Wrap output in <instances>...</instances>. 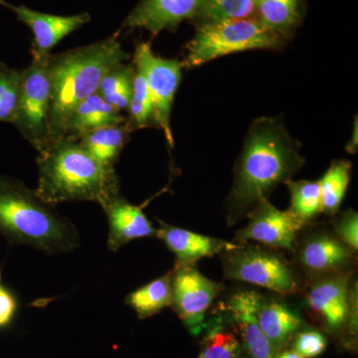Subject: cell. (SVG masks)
I'll return each mask as SVG.
<instances>
[{
    "instance_id": "cell-1",
    "label": "cell",
    "mask_w": 358,
    "mask_h": 358,
    "mask_svg": "<svg viewBox=\"0 0 358 358\" xmlns=\"http://www.w3.org/2000/svg\"><path fill=\"white\" fill-rule=\"evenodd\" d=\"M305 159L299 143L277 117H260L250 127L236 164L228 207L229 222L247 215L280 183L291 180Z\"/></svg>"
},
{
    "instance_id": "cell-2",
    "label": "cell",
    "mask_w": 358,
    "mask_h": 358,
    "mask_svg": "<svg viewBox=\"0 0 358 358\" xmlns=\"http://www.w3.org/2000/svg\"><path fill=\"white\" fill-rule=\"evenodd\" d=\"M39 178L36 194L45 203L93 201L102 205L120 193L115 167L90 155L76 138L52 141L37 157Z\"/></svg>"
},
{
    "instance_id": "cell-3",
    "label": "cell",
    "mask_w": 358,
    "mask_h": 358,
    "mask_svg": "<svg viewBox=\"0 0 358 358\" xmlns=\"http://www.w3.org/2000/svg\"><path fill=\"white\" fill-rule=\"evenodd\" d=\"M131 59L117 35L88 46L50 56V109L52 141L64 138L65 124L73 110L98 92L103 78Z\"/></svg>"
},
{
    "instance_id": "cell-4",
    "label": "cell",
    "mask_w": 358,
    "mask_h": 358,
    "mask_svg": "<svg viewBox=\"0 0 358 358\" xmlns=\"http://www.w3.org/2000/svg\"><path fill=\"white\" fill-rule=\"evenodd\" d=\"M52 207L20 181L0 176V233L11 245H26L48 254L76 248V228Z\"/></svg>"
},
{
    "instance_id": "cell-5",
    "label": "cell",
    "mask_w": 358,
    "mask_h": 358,
    "mask_svg": "<svg viewBox=\"0 0 358 358\" xmlns=\"http://www.w3.org/2000/svg\"><path fill=\"white\" fill-rule=\"evenodd\" d=\"M284 40L255 18L200 23L181 63L193 68L237 52L275 50L282 47Z\"/></svg>"
},
{
    "instance_id": "cell-6",
    "label": "cell",
    "mask_w": 358,
    "mask_h": 358,
    "mask_svg": "<svg viewBox=\"0 0 358 358\" xmlns=\"http://www.w3.org/2000/svg\"><path fill=\"white\" fill-rule=\"evenodd\" d=\"M50 56L51 53L32 55L31 64L22 71L20 103L13 124L38 154L52 143L49 124Z\"/></svg>"
},
{
    "instance_id": "cell-7",
    "label": "cell",
    "mask_w": 358,
    "mask_h": 358,
    "mask_svg": "<svg viewBox=\"0 0 358 358\" xmlns=\"http://www.w3.org/2000/svg\"><path fill=\"white\" fill-rule=\"evenodd\" d=\"M223 265L228 279L263 287L275 293H296L298 281L289 264L274 253L257 246L238 245L223 254Z\"/></svg>"
},
{
    "instance_id": "cell-8",
    "label": "cell",
    "mask_w": 358,
    "mask_h": 358,
    "mask_svg": "<svg viewBox=\"0 0 358 358\" xmlns=\"http://www.w3.org/2000/svg\"><path fill=\"white\" fill-rule=\"evenodd\" d=\"M134 67L143 73L147 81L152 107V122L164 131L167 143L173 147L171 117L174 96L180 84L182 63L176 59L155 55L150 43L136 46Z\"/></svg>"
},
{
    "instance_id": "cell-9",
    "label": "cell",
    "mask_w": 358,
    "mask_h": 358,
    "mask_svg": "<svg viewBox=\"0 0 358 358\" xmlns=\"http://www.w3.org/2000/svg\"><path fill=\"white\" fill-rule=\"evenodd\" d=\"M221 288V284L205 277L193 264H176L171 271V306L192 334H199L203 329L205 315Z\"/></svg>"
},
{
    "instance_id": "cell-10",
    "label": "cell",
    "mask_w": 358,
    "mask_h": 358,
    "mask_svg": "<svg viewBox=\"0 0 358 358\" xmlns=\"http://www.w3.org/2000/svg\"><path fill=\"white\" fill-rule=\"evenodd\" d=\"M247 216L249 222L237 233V240L257 241L272 248L291 251L303 227L288 211L280 210L267 199L259 201Z\"/></svg>"
},
{
    "instance_id": "cell-11",
    "label": "cell",
    "mask_w": 358,
    "mask_h": 358,
    "mask_svg": "<svg viewBox=\"0 0 358 358\" xmlns=\"http://www.w3.org/2000/svg\"><path fill=\"white\" fill-rule=\"evenodd\" d=\"M0 6L13 11L17 20L31 30L32 55L50 54L52 49L59 42L91 21V16L88 13L71 16L53 15L32 10L24 6H13L6 0H0Z\"/></svg>"
},
{
    "instance_id": "cell-12",
    "label": "cell",
    "mask_w": 358,
    "mask_h": 358,
    "mask_svg": "<svg viewBox=\"0 0 358 358\" xmlns=\"http://www.w3.org/2000/svg\"><path fill=\"white\" fill-rule=\"evenodd\" d=\"M352 300L350 275L338 273L315 282L307 296L308 307L331 331H338L350 320Z\"/></svg>"
},
{
    "instance_id": "cell-13",
    "label": "cell",
    "mask_w": 358,
    "mask_h": 358,
    "mask_svg": "<svg viewBox=\"0 0 358 358\" xmlns=\"http://www.w3.org/2000/svg\"><path fill=\"white\" fill-rule=\"evenodd\" d=\"M203 0H141L122 23L124 28H141L152 35L174 30L182 21L196 20Z\"/></svg>"
},
{
    "instance_id": "cell-14",
    "label": "cell",
    "mask_w": 358,
    "mask_h": 358,
    "mask_svg": "<svg viewBox=\"0 0 358 358\" xmlns=\"http://www.w3.org/2000/svg\"><path fill=\"white\" fill-rule=\"evenodd\" d=\"M101 206L109 221L108 248L110 251H117L134 240L157 237V229L141 207L129 203L120 193L106 200Z\"/></svg>"
},
{
    "instance_id": "cell-15",
    "label": "cell",
    "mask_w": 358,
    "mask_h": 358,
    "mask_svg": "<svg viewBox=\"0 0 358 358\" xmlns=\"http://www.w3.org/2000/svg\"><path fill=\"white\" fill-rule=\"evenodd\" d=\"M261 300L262 296L255 292H241L231 296L227 310L236 322L242 338V350L247 358H275L278 353L257 320Z\"/></svg>"
},
{
    "instance_id": "cell-16",
    "label": "cell",
    "mask_w": 358,
    "mask_h": 358,
    "mask_svg": "<svg viewBox=\"0 0 358 358\" xmlns=\"http://www.w3.org/2000/svg\"><path fill=\"white\" fill-rule=\"evenodd\" d=\"M157 237L178 258V264H194L207 257H213L237 248L238 245L197 234L192 231L160 222Z\"/></svg>"
},
{
    "instance_id": "cell-17",
    "label": "cell",
    "mask_w": 358,
    "mask_h": 358,
    "mask_svg": "<svg viewBox=\"0 0 358 358\" xmlns=\"http://www.w3.org/2000/svg\"><path fill=\"white\" fill-rule=\"evenodd\" d=\"M353 251L338 238L320 235L308 240L301 250V266L310 274L327 275L346 267L352 260Z\"/></svg>"
},
{
    "instance_id": "cell-18",
    "label": "cell",
    "mask_w": 358,
    "mask_h": 358,
    "mask_svg": "<svg viewBox=\"0 0 358 358\" xmlns=\"http://www.w3.org/2000/svg\"><path fill=\"white\" fill-rule=\"evenodd\" d=\"M127 122L121 110L103 100L96 92L79 103L68 117L64 138H77L82 134L103 127L122 124Z\"/></svg>"
},
{
    "instance_id": "cell-19",
    "label": "cell",
    "mask_w": 358,
    "mask_h": 358,
    "mask_svg": "<svg viewBox=\"0 0 358 358\" xmlns=\"http://www.w3.org/2000/svg\"><path fill=\"white\" fill-rule=\"evenodd\" d=\"M257 320L268 341L279 353L301 327V319L288 306L278 301H260Z\"/></svg>"
},
{
    "instance_id": "cell-20",
    "label": "cell",
    "mask_w": 358,
    "mask_h": 358,
    "mask_svg": "<svg viewBox=\"0 0 358 358\" xmlns=\"http://www.w3.org/2000/svg\"><path fill=\"white\" fill-rule=\"evenodd\" d=\"M131 131L126 122L103 127L82 134L77 140L94 159L107 166H115Z\"/></svg>"
},
{
    "instance_id": "cell-21",
    "label": "cell",
    "mask_w": 358,
    "mask_h": 358,
    "mask_svg": "<svg viewBox=\"0 0 358 358\" xmlns=\"http://www.w3.org/2000/svg\"><path fill=\"white\" fill-rule=\"evenodd\" d=\"M254 18L286 38L301 20V0H255Z\"/></svg>"
},
{
    "instance_id": "cell-22",
    "label": "cell",
    "mask_w": 358,
    "mask_h": 358,
    "mask_svg": "<svg viewBox=\"0 0 358 358\" xmlns=\"http://www.w3.org/2000/svg\"><path fill=\"white\" fill-rule=\"evenodd\" d=\"M171 272L162 275L129 294L127 303L141 320L148 319L171 306Z\"/></svg>"
},
{
    "instance_id": "cell-23",
    "label": "cell",
    "mask_w": 358,
    "mask_h": 358,
    "mask_svg": "<svg viewBox=\"0 0 358 358\" xmlns=\"http://www.w3.org/2000/svg\"><path fill=\"white\" fill-rule=\"evenodd\" d=\"M291 194L288 213L301 225L310 222L322 212V195L319 180H288L286 182Z\"/></svg>"
},
{
    "instance_id": "cell-24",
    "label": "cell",
    "mask_w": 358,
    "mask_h": 358,
    "mask_svg": "<svg viewBox=\"0 0 358 358\" xmlns=\"http://www.w3.org/2000/svg\"><path fill=\"white\" fill-rule=\"evenodd\" d=\"M352 164L348 160H336L319 180L322 212L327 215L338 213L346 189L350 185Z\"/></svg>"
},
{
    "instance_id": "cell-25",
    "label": "cell",
    "mask_w": 358,
    "mask_h": 358,
    "mask_svg": "<svg viewBox=\"0 0 358 358\" xmlns=\"http://www.w3.org/2000/svg\"><path fill=\"white\" fill-rule=\"evenodd\" d=\"M134 65L121 64L110 71L101 82L98 93L119 110H128L133 95Z\"/></svg>"
},
{
    "instance_id": "cell-26",
    "label": "cell",
    "mask_w": 358,
    "mask_h": 358,
    "mask_svg": "<svg viewBox=\"0 0 358 358\" xmlns=\"http://www.w3.org/2000/svg\"><path fill=\"white\" fill-rule=\"evenodd\" d=\"M255 15V0H203L196 20L200 23L248 20Z\"/></svg>"
},
{
    "instance_id": "cell-27",
    "label": "cell",
    "mask_w": 358,
    "mask_h": 358,
    "mask_svg": "<svg viewBox=\"0 0 358 358\" xmlns=\"http://www.w3.org/2000/svg\"><path fill=\"white\" fill-rule=\"evenodd\" d=\"M242 352L241 343L236 336L217 320L207 331L199 358H242Z\"/></svg>"
},
{
    "instance_id": "cell-28",
    "label": "cell",
    "mask_w": 358,
    "mask_h": 358,
    "mask_svg": "<svg viewBox=\"0 0 358 358\" xmlns=\"http://www.w3.org/2000/svg\"><path fill=\"white\" fill-rule=\"evenodd\" d=\"M136 69L134 78L133 95L129 106V119L126 124L129 131L145 128L152 122V107L147 81L140 70Z\"/></svg>"
},
{
    "instance_id": "cell-29",
    "label": "cell",
    "mask_w": 358,
    "mask_h": 358,
    "mask_svg": "<svg viewBox=\"0 0 358 358\" xmlns=\"http://www.w3.org/2000/svg\"><path fill=\"white\" fill-rule=\"evenodd\" d=\"M22 71L0 62V122L13 124L20 103Z\"/></svg>"
},
{
    "instance_id": "cell-30",
    "label": "cell",
    "mask_w": 358,
    "mask_h": 358,
    "mask_svg": "<svg viewBox=\"0 0 358 358\" xmlns=\"http://www.w3.org/2000/svg\"><path fill=\"white\" fill-rule=\"evenodd\" d=\"M327 345V341L324 334L308 329L296 334L293 350L303 358H313L324 353Z\"/></svg>"
},
{
    "instance_id": "cell-31",
    "label": "cell",
    "mask_w": 358,
    "mask_h": 358,
    "mask_svg": "<svg viewBox=\"0 0 358 358\" xmlns=\"http://www.w3.org/2000/svg\"><path fill=\"white\" fill-rule=\"evenodd\" d=\"M338 239L352 250L358 248V216L355 211L345 212L336 226Z\"/></svg>"
},
{
    "instance_id": "cell-32",
    "label": "cell",
    "mask_w": 358,
    "mask_h": 358,
    "mask_svg": "<svg viewBox=\"0 0 358 358\" xmlns=\"http://www.w3.org/2000/svg\"><path fill=\"white\" fill-rule=\"evenodd\" d=\"M17 310V298L0 280V329H6L13 324Z\"/></svg>"
},
{
    "instance_id": "cell-33",
    "label": "cell",
    "mask_w": 358,
    "mask_h": 358,
    "mask_svg": "<svg viewBox=\"0 0 358 358\" xmlns=\"http://www.w3.org/2000/svg\"><path fill=\"white\" fill-rule=\"evenodd\" d=\"M275 358H303L301 355H299L298 353L292 350H285V352H280L278 353L277 357Z\"/></svg>"
}]
</instances>
